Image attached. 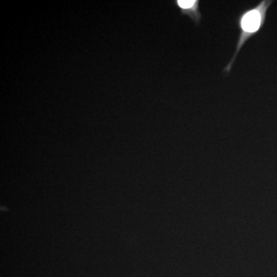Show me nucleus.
Listing matches in <instances>:
<instances>
[{"instance_id":"f257e3e1","label":"nucleus","mask_w":277,"mask_h":277,"mask_svg":"<svg viewBox=\"0 0 277 277\" xmlns=\"http://www.w3.org/2000/svg\"><path fill=\"white\" fill-rule=\"evenodd\" d=\"M272 3L271 0H262L253 7L244 9L236 16V24L239 34L236 40V50L230 62L224 67V73L227 74L230 73L239 51L249 40L261 32L266 22L268 10Z\"/></svg>"},{"instance_id":"f03ea898","label":"nucleus","mask_w":277,"mask_h":277,"mask_svg":"<svg viewBox=\"0 0 277 277\" xmlns=\"http://www.w3.org/2000/svg\"><path fill=\"white\" fill-rule=\"evenodd\" d=\"M174 3L182 16H188L196 25L200 24L202 14L199 0H176Z\"/></svg>"}]
</instances>
